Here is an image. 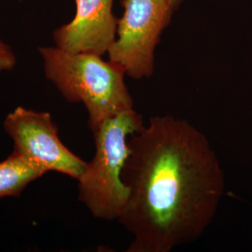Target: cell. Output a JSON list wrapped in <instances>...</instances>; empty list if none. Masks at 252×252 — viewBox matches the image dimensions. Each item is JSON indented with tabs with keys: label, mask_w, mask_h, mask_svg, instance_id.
Listing matches in <instances>:
<instances>
[{
	"label": "cell",
	"mask_w": 252,
	"mask_h": 252,
	"mask_svg": "<svg viewBox=\"0 0 252 252\" xmlns=\"http://www.w3.org/2000/svg\"><path fill=\"white\" fill-rule=\"evenodd\" d=\"M45 174L43 169L11 153L0 162V199L18 197L31 182Z\"/></svg>",
	"instance_id": "cell-7"
},
{
	"label": "cell",
	"mask_w": 252,
	"mask_h": 252,
	"mask_svg": "<svg viewBox=\"0 0 252 252\" xmlns=\"http://www.w3.org/2000/svg\"><path fill=\"white\" fill-rule=\"evenodd\" d=\"M125 9L118 21L117 37L108 60L120 64L135 80L153 76L154 53L174 9L168 0H120Z\"/></svg>",
	"instance_id": "cell-4"
},
{
	"label": "cell",
	"mask_w": 252,
	"mask_h": 252,
	"mask_svg": "<svg viewBox=\"0 0 252 252\" xmlns=\"http://www.w3.org/2000/svg\"><path fill=\"white\" fill-rule=\"evenodd\" d=\"M168 1L171 4L172 8L174 9V10L177 9L180 6V3L182 2V0H168Z\"/></svg>",
	"instance_id": "cell-9"
},
{
	"label": "cell",
	"mask_w": 252,
	"mask_h": 252,
	"mask_svg": "<svg viewBox=\"0 0 252 252\" xmlns=\"http://www.w3.org/2000/svg\"><path fill=\"white\" fill-rule=\"evenodd\" d=\"M16 61V56L10 47L0 38V72L12 70Z\"/></svg>",
	"instance_id": "cell-8"
},
{
	"label": "cell",
	"mask_w": 252,
	"mask_h": 252,
	"mask_svg": "<svg viewBox=\"0 0 252 252\" xmlns=\"http://www.w3.org/2000/svg\"><path fill=\"white\" fill-rule=\"evenodd\" d=\"M4 129L13 142L12 153L37 167L78 180L87 162L61 141L49 112L18 107L9 113Z\"/></svg>",
	"instance_id": "cell-5"
},
{
	"label": "cell",
	"mask_w": 252,
	"mask_h": 252,
	"mask_svg": "<svg viewBox=\"0 0 252 252\" xmlns=\"http://www.w3.org/2000/svg\"><path fill=\"white\" fill-rule=\"evenodd\" d=\"M46 78L63 98L82 103L94 131L109 118L134 108V100L125 82L126 70L100 55L73 54L58 47H39Z\"/></svg>",
	"instance_id": "cell-2"
},
{
	"label": "cell",
	"mask_w": 252,
	"mask_h": 252,
	"mask_svg": "<svg viewBox=\"0 0 252 252\" xmlns=\"http://www.w3.org/2000/svg\"><path fill=\"white\" fill-rule=\"evenodd\" d=\"M144 126L142 115L133 108L92 131L95 153L78 181L79 199L94 218L113 220L123 213L129 196L122 176L130 153L128 140Z\"/></svg>",
	"instance_id": "cell-3"
},
{
	"label": "cell",
	"mask_w": 252,
	"mask_h": 252,
	"mask_svg": "<svg viewBox=\"0 0 252 252\" xmlns=\"http://www.w3.org/2000/svg\"><path fill=\"white\" fill-rule=\"evenodd\" d=\"M118 220L133 236L128 252H170L197 241L224 193V172L209 140L189 122L153 116L131 135Z\"/></svg>",
	"instance_id": "cell-1"
},
{
	"label": "cell",
	"mask_w": 252,
	"mask_h": 252,
	"mask_svg": "<svg viewBox=\"0 0 252 252\" xmlns=\"http://www.w3.org/2000/svg\"><path fill=\"white\" fill-rule=\"evenodd\" d=\"M112 4L113 0H76L75 17L53 34L55 46L73 54H108L119 21Z\"/></svg>",
	"instance_id": "cell-6"
}]
</instances>
